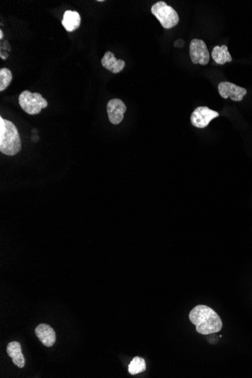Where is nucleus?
<instances>
[{"label": "nucleus", "mask_w": 252, "mask_h": 378, "mask_svg": "<svg viewBox=\"0 0 252 378\" xmlns=\"http://www.w3.org/2000/svg\"><path fill=\"white\" fill-rule=\"evenodd\" d=\"M189 320L196 325V330L201 335L217 333L223 328L221 317L212 309L206 305H198L191 310Z\"/></svg>", "instance_id": "nucleus-1"}, {"label": "nucleus", "mask_w": 252, "mask_h": 378, "mask_svg": "<svg viewBox=\"0 0 252 378\" xmlns=\"http://www.w3.org/2000/svg\"><path fill=\"white\" fill-rule=\"evenodd\" d=\"M21 149V141L16 126L0 117V151L7 156H15Z\"/></svg>", "instance_id": "nucleus-2"}, {"label": "nucleus", "mask_w": 252, "mask_h": 378, "mask_svg": "<svg viewBox=\"0 0 252 378\" xmlns=\"http://www.w3.org/2000/svg\"><path fill=\"white\" fill-rule=\"evenodd\" d=\"M151 12L165 29L172 28L179 22V16L177 12L163 1H159L151 7Z\"/></svg>", "instance_id": "nucleus-3"}, {"label": "nucleus", "mask_w": 252, "mask_h": 378, "mask_svg": "<svg viewBox=\"0 0 252 378\" xmlns=\"http://www.w3.org/2000/svg\"><path fill=\"white\" fill-rule=\"evenodd\" d=\"M19 105L29 115H37L48 106V102L40 93L23 91L19 95Z\"/></svg>", "instance_id": "nucleus-4"}, {"label": "nucleus", "mask_w": 252, "mask_h": 378, "mask_svg": "<svg viewBox=\"0 0 252 378\" xmlns=\"http://www.w3.org/2000/svg\"><path fill=\"white\" fill-rule=\"evenodd\" d=\"M189 56L191 61L195 64H208L210 60V55L206 44L203 40L194 39L189 45Z\"/></svg>", "instance_id": "nucleus-5"}, {"label": "nucleus", "mask_w": 252, "mask_h": 378, "mask_svg": "<svg viewBox=\"0 0 252 378\" xmlns=\"http://www.w3.org/2000/svg\"><path fill=\"white\" fill-rule=\"evenodd\" d=\"M219 116V113L211 110L208 106H199L195 109L190 116L192 126L198 128H204L209 126L211 120Z\"/></svg>", "instance_id": "nucleus-6"}, {"label": "nucleus", "mask_w": 252, "mask_h": 378, "mask_svg": "<svg viewBox=\"0 0 252 378\" xmlns=\"http://www.w3.org/2000/svg\"><path fill=\"white\" fill-rule=\"evenodd\" d=\"M218 92L224 99L231 98L233 102H241L247 94V90L229 82H221L218 85Z\"/></svg>", "instance_id": "nucleus-7"}, {"label": "nucleus", "mask_w": 252, "mask_h": 378, "mask_svg": "<svg viewBox=\"0 0 252 378\" xmlns=\"http://www.w3.org/2000/svg\"><path fill=\"white\" fill-rule=\"evenodd\" d=\"M127 110L126 105L122 100L118 98L110 100L106 105V111L110 123L113 125H119L123 121L124 114Z\"/></svg>", "instance_id": "nucleus-8"}, {"label": "nucleus", "mask_w": 252, "mask_h": 378, "mask_svg": "<svg viewBox=\"0 0 252 378\" xmlns=\"http://www.w3.org/2000/svg\"><path fill=\"white\" fill-rule=\"evenodd\" d=\"M36 335L45 347H52L56 341V334L50 325L40 324L35 329Z\"/></svg>", "instance_id": "nucleus-9"}, {"label": "nucleus", "mask_w": 252, "mask_h": 378, "mask_svg": "<svg viewBox=\"0 0 252 378\" xmlns=\"http://www.w3.org/2000/svg\"><path fill=\"white\" fill-rule=\"evenodd\" d=\"M102 65L113 73H119L123 71L126 62L121 59L117 60L113 52H106L102 59Z\"/></svg>", "instance_id": "nucleus-10"}, {"label": "nucleus", "mask_w": 252, "mask_h": 378, "mask_svg": "<svg viewBox=\"0 0 252 378\" xmlns=\"http://www.w3.org/2000/svg\"><path fill=\"white\" fill-rule=\"evenodd\" d=\"M7 354L12 359V362L19 368H22L25 365V358L22 354L20 343L12 341L7 346Z\"/></svg>", "instance_id": "nucleus-11"}, {"label": "nucleus", "mask_w": 252, "mask_h": 378, "mask_svg": "<svg viewBox=\"0 0 252 378\" xmlns=\"http://www.w3.org/2000/svg\"><path fill=\"white\" fill-rule=\"evenodd\" d=\"M62 25L67 32H73L80 27L81 17L76 11L67 10L63 14Z\"/></svg>", "instance_id": "nucleus-12"}, {"label": "nucleus", "mask_w": 252, "mask_h": 378, "mask_svg": "<svg viewBox=\"0 0 252 378\" xmlns=\"http://www.w3.org/2000/svg\"><path fill=\"white\" fill-rule=\"evenodd\" d=\"M211 57L217 64L223 65L228 62H231L232 60V56L228 51V46L224 45L222 46L216 45L213 48Z\"/></svg>", "instance_id": "nucleus-13"}, {"label": "nucleus", "mask_w": 252, "mask_h": 378, "mask_svg": "<svg viewBox=\"0 0 252 378\" xmlns=\"http://www.w3.org/2000/svg\"><path fill=\"white\" fill-rule=\"evenodd\" d=\"M145 370H146V362L145 360L141 357H134L128 365V372L131 375L142 373Z\"/></svg>", "instance_id": "nucleus-14"}, {"label": "nucleus", "mask_w": 252, "mask_h": 378, "mask_svg": "<svg viewBox=\"0 0 252 378\" xmlns=\"http://www.w3.org/2000/svg\"><path fill=\"white\" fill-rule=\"evenodd\" d=\"M12 80V73L8 68L0 70V91H4L10 85Z\"/></svg>", "instance_id": "nucleus-15"}, {"label": "nucleus", "mask_w": 252, "mask_h": 378, "mask_svg": "<svg viewBox=\"0 0 252 378\" xmlns=\"http://www.w3.org/2000/svg\"><path fill=\"white\" fill-rule=\"evenodd\" d=\"M2 38H3V32L2 30H0V39L2 40Z\"/></svg>", "instance_id": "nucleus-16"}, {"label": "nucleus", "mask_w": 252, "mask_h": 378, "mask_svg": "<svg viewBox=\"0 0 252 378\" xmlns=\"http://www.w3.org/2000/svg\"><path fill=\"white\" fill-rule=\"evenodd\" d=\"M98 2H103L104 1H103V0H98Z\"/></svg>", "instance_id": "nucleus-17"}]
</instances>
